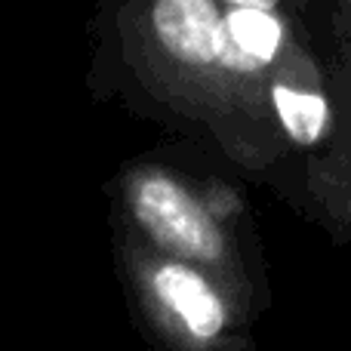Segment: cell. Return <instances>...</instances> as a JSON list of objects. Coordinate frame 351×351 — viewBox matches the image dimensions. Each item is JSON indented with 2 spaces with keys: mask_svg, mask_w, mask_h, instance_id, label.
<instances>
[{
  "mask_svg": "<svg viewBox=\"0 0 351 351\" xmlns=\"http://www.w3.org/2000/svg\"><path fill=\"white\" fill-rule=\"evenodd\" d=\"M108 228L148 250L204 268L250 311L274 302L259 228L241 188L188 160V152H148L130 158L105 185Z\"/></svg>",
  "mask_w": 351,
  "mask_h": 351,
  "instance_id": "2",
  "label": "cell"
},
{
  "mask_svg": "<svg viewBox=\"0 0 351 351\" xmlns=\"http://www.w3.org/2000/svg\"><path fill=\"white\" fill-rule=\"evenodd\" d=\"M348 114H351V105H348ZM339 228H342V243L351 241V136H348V176H346V185H342V219H339Z\"/></svg>",
  "mask_w": 351,
  "mask_h": 351,
  "instance_id": "4",
  "label": "cell"
},
{
  "mask_svg": "<svg viewBox=\"0 0 351 351\" xmlns=\"http://www.w3.org/2000/svg\"><path fill=\"white\" fill-rule=\"evenodd\" d=\"M86 84L241 176L339 241L351 114L333 90L308 0H133L90 22Z\"/></svg>",
  "mask_w": 351,
  "mask_h": 351,
  "instance_id": "1",
  "label": "cell"
},
{
  "mask_svg": "<svg viewBox=\"0 0 351 351\" xmlns=\"http://www.w3.org/2000/svg\"><path fill=\"white\" fill-rule=\"evenodd\" d=\"M111 256L133 324L154 351H259V315L204 268L167 259L117 228Z\"/></svg>",
  "mask_w": 351,
  "mask_h": 351,
  "instance_id": "3",
  "label": "cell"
}]
</instances>
